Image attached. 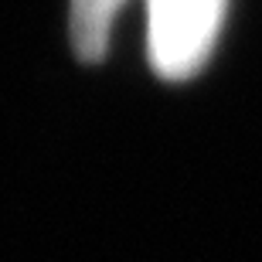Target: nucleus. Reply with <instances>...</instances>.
I'll return each instance as SVG.
<instances>
[{
	"mask_svg": "<svg viewBox=\"0 0 262 262\" xmlns=\"http://www.w3.org/2000/svg\"><path fill=\"white\" fill-rule=\"evenodd\" d=\"M150 61L167 78H187L214 45L225 0H146Z\"/></svg>",
	"mask_w": 262,
	"mask_h": 262,
	"instance_id": "obj_1",
	"label": "nucleus"
},
{
	"mask_svg": "<svg viewBox=\"0 0 262 262\" xmlns=\"http://www.w3.org/2000/svg\"><path fill=\"white\" fill-rule=\"evenodd\" d=\"M123 0H72V48L78 58L96 61L109 48V28Z\"/></svg>",
	"mask_w": 262,
	"mask_h": 262,
	"instance_id": "obj_2",
	"label": "nucleus"
}]
</instances>
